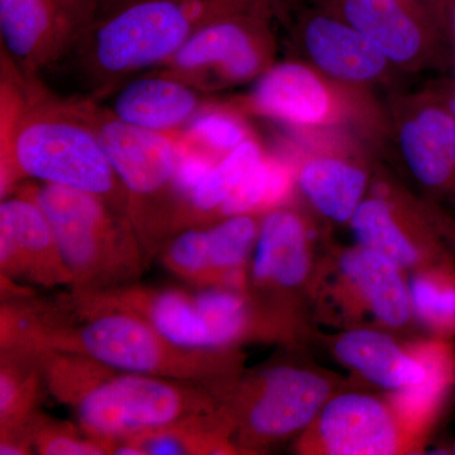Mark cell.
Masks as SVG:
<instances>
[{"mask_svg":"<svg viewBox=\"0 0 455 455\" xmlns=\"http://www.w3.org/2000/svg\"><path fill=\"white\" fill-rule=\"evenodd\" d=\"M454 26H455V12H454Z\"/></svg>","mask_w":455,"mask_h":455,"instance_id":"35","label":"cell"},{"mask_svg":"<svg viewBox=\"0 0 455 455\" xmlns=\"http://www.w3.org/2000/svg\"><path fill=\"white\" fill-rule=\"evenodd\" d=\"M61 2L79 18L85 28L97 20L99 12L97 0H61Z\"/></svg>","mask_w":455,"mask_h":455,"instance_id":"30","label":"cell"},{"mask_svg":"<svg viewBox=\"0 0 455 455\" xmlns=\"http://www.w3.org/2000/svg\"><path fill=\"white\" fill-rule=\"evenodd\" d=\"M32 353L49 395L71 410L85 433L113 447L220 406L217 386L118 370L68 353Z\"/></svg>","mask_w":455,"mask_h":455,"instance_id":"3","label":"cell"},{"mask_svg":"<svg viewBox=\"0 0 455 455\" xmlns=\"http://www.w3.org/2000/svg\"><path fill=\"white\" fill-rule=\"evenodd\" d=\"M451 113H453V116H454V118H455V92L453 94V97H451Z\"/></svg>","mask_w":455,"mask_h":455,"instance_id":"32","label":"cell"},{"mask_svg":"<svg viewBox=\"0 0 455 455\" xmlns=\"http://www.w3.org/2000/svg\"><path fill=\"white\" fill-rule=\"evenodd\" d=\"M448 451H449V454L455 455V439H454V442L451 443V447H449Z\"/></svg>","mask_w":455,"mask_h":455,"instance_id":"33","label":"cell"},{"mask_svg":"<svg viewBox=\"0 0 455 455\" xmlns=\"http://www.w3.org/2000/svg\"><path fill=\"white\" fill-rule=\"evenodd\" d=\"M97 2L99 7L98 17H101L112 13L116 9L124 7L130 3L137 2V0H97Z\"/></svg>","mask_w":455,"mask_h":455,"instance_id":"31","label":"cell"},{"mask_svg":"<svg viewBox=\"0 0 455 455\" xmlns=\"http://www.w3.org/2000/svg\"><path fill=\"white\" fill-rule=\"evenodd\" d=\"M309 315L340 331H407L415 317L406 272L361 244L323 256L311 284Z\"/></svg>","mask_w":455,"mask_h":455,"instance_id":"9","label":"cell"},{"mask_svg":"<svg viewBox=\"0 0 455 455\" xmlns=\"http://www.w3.org/2000/svg\"><path fill=\"white\" fill-rule=\"evenodd\" d=\"M257 0H137L98 17L74 52L97 95L132 75L160 68L204 27Z\"/></svg>","mask_w":455,"mask_h":455,"instance_id":"4","label":"cell"},{"mask_svg":"<svg viewBox=\"0 0 455 455\" xmlns=\"http://www.w3.org/2000/svg\"><path fill=\"white\" fill-rule=\"evenodd\" d=\"M343 388L335 374L295 363L243 371L223 383L220 405L235 427L236 454H259L298 438Z\"/></svg>","mask_w":455,"mask_h":455,"instance_id":"8","label":"cell"},{"mask_svg":"<svg viewBox=\"0 0 455 455\" xmlns=\"http://www.w3.org/2000/svg\"><path fill=\"white\" fill-rule=\"evenodd\" d=\"M427 433L395 398L340 390L293 445L301 455L421 453Z\"/></svg>","mask_w":455,"mask_h":455,"instance_id":"11","label":"cell"},{"mask_svg":"<svg viewBox=\"0 0 455 455\" xmlns=\"http://www.w3.org/2000/svg\"><path fill=\"white\" fill-rule=\"evenodd\" d=\"M33 451L41 455L113 454V444L90 436L77 423L42 412L32 427Z\"/></svg>","mask_w":455,"mask_h":455,"instance_id":"27","label":"cell"},{"mask_svg":"<svg viewBox=\"0 0 455 455\" xmlns=\"http://www.w3.org/2000/svg\"><path fill=\"white\" fill-rule=\"evenodd\" d=\"M202 106L199 89L161 70L124 84L109 110L133 127L178 132L202 112Z\"/></svg>","mask_w":455,"mask_h":455,"instance_id":"17","label":"cell"},{"mask_svg":"<svg viewBox=\"0 0 455 455\" xmlns=\"http://www.w3.org/2000/svg\"><path fill=\"white\" fill-rule=\"evenodd\" d=\"M235 427L223 407L194 415L158 429L119 440L113 454L206 455L236 454L233 445Z\"/></svg>","mask_w":455,"mask_h":455,"instance_id":"18","label":"cell"},{"mask_svg":"<svg viewBox=\"0 0 455 455\" xmlns=\"http://www.w3.org/2000/svg\"><path fill=\"white\" fill-rule=\"evenodd\" d=\"M262 158L259 147L252 140H244L218 161L182 200L173 235L188 228L214 223V218H221L227 200Z\"/></svg>","mask_w":455,"mask_h":455,"instance_id":"21","label":"cell"},{"mask_svg":"<svg viewBox=\"0 0 455 455\" xmlns=\"http://www.w3.org/2000/svg\"><path fill=\"white\" fill-rule=\"evenodd\" d=\"M79 106L124 188L128 217L147 259H152L173 235L178 218L175 176L181 149L180 131L133 127L89 99H79Z\"/></svg>","mask_w":455,"mask_h":455,"instance_id":"7","label":"cell"},{"mask_svg":"<svg viewBox=\"0 0 455 455\" xmlns=\"http://www.w3.org/2000/svg\"><path fill=\"white\" fill-rule=\"evenodd\" d=\"M0 348L60 352L118 370L218 386L243 372L239 349L188 348L142 317L89 300L74 289L2 295Z\"/></svg>","mask_w":455,"mask_h":455,"instance_id":"1","label":"cell"},{"mask_svg":"<svg viewBox=\"0 0 455 455\" xmlns=\"http://www.w3.org/2000/svg\"><path fill=\"white\" fill-rule=\"evenodd\" d=\"M49 395L40 361L28 350L0 348V454H35L32 427Z\"/></svg>","mask_w":455,"mask_h":455,"instance_id":"16","label":"cell"},{"mask_svg":"<svg viewBox=\"0 0 455 455\" xmlns=\"http://www.w3.org/2000/svg\"><path fill=\"white\" fill-rule=\"evenodd\" d=\"M352 227L358 244L387 257L406 274L427 267L451 253L436 239L412 236L395 218L390 204L381 197L359 204Z\"/></svg>","mask_w":455,"mask_h":455,"instance_id":"19","label":"cell"},{"mask_svg":"<svg viewBox=\"0 0 455 455\" xmlns=\"http://www.w3.org/2000/svg\"><path fill=\"white\" fill-rule=\"evenodd\" d=\"M363 171L335 160H317L301 171L305 196L325 217L335 221L352 220L366 188Z\"/></svg>","mask_w":455,"mask_h":455,"instance_id":"25","label":"cell"},{"mask_svg":"<svg viewBox=\"0 0 455 455\" xmlns=\"http://www.w3.org/2000/svg\"><path fill=\"white\" fill-rule=\"evenodd\" d=\"M322 257L293 212H268L259 224L245 291L284 341L299 339L307 329L309 292Z\"/></svg>","mask_w":455,"mask_h":455,"instance_id":"10","label":"cell"},{"mask_svg":"<svg viewBox=\"0 0 455 455\" xmlns=\"http://www.w3.org/2000/svg\"><path fill=\"white\" fill-rule=\"evenodd\" d=\"M259 224L251 214L232 215L170 236L157 256L164 267L193 287L245 290Z\"/></svg>","mask_w":455,"mask_h":455,"instance_id":"12","label":"cell"},{"mask_svg":"<svg viewBox=\"0 0 455 455\" xmlns=\"http://www.w3.org/2000/svg\"><path fill=\"white\" fill-rule=\"evenodd\" d=\"M180 134L188 146L212 158V155L220 152L229 154L245 140L241 125L226 114L217 112H200Z\"/></svg>","mask_w":455,"mask_h":455,"instance_id":"29","label":"cell"},{"mask_svg":"<svg viewBox=\"0 0 455 455\" xmlns=\"http://www.w3.org/2000/svg\"><path fill=\"white\" fill-rule=\"evenodd\" d=\"M307 44L320 68L343 79H370L385 66V53L376 44L362 33L326 18L311 20Z\"/></svg>","mask_w":455,"mask_h":455,"instance_id":"20","label":"cell"},{"mask_svg":"<svg viewBox=\"0 0 455 455\" xmlns=\"http://www.w3.org/2000/svg\"><path fill=\"white\" fill-rule=\"evenodd\" d=\"M0 276L20 286H73L46 214L20 187L0 204Z\"/></svg>","mask_w":455,"mask_h":455,"instance_id":"13","label":"cell"},{"mask_svg":"<svg viewBox=\"0 0 455 455\" xmlns=\"http://www.w3.org/2000/svg\"><path fill=\"white\" fill-rule=\"evenodd\" d=\"M194 289L137 281L103 291H76L97 304L136 314L173 343L188 348L239 349L251 341L275 340L274 329L245 290Z\"/></svg>","mask_w":455,"mask_h":455,"instance_id":"5","label":"cell"},{"mask_svg":"<svg viewBox=\"0 0 455 455\" xmlns=\"http://www.w3.org/2000/svg\"><path fill=\"white\" fill-rule=\"evenodd\" d=\"M23 188L50 221L73 276L68 289L103 291L142 277L148 259L127 215L73 188L50 184Z\"/></svg>","mask_w":455,"mask_h":455,"instance_id":"6","label":"cell"},{"mask_svg":"<svg viewBox=\"0 0 455 455\" xmlns=\"http://www.w3.org/2000/svg\"><path fill=\"white\" fill-rule=\"evenodd\" d=\"M403 154L416 178L430 188L455 185V166L425 136L418 121L409 122L401 134Z\"/></svg>","mask_w":455,"mask_h":455,"instance_id":"28","label":"cell"},{"mask_svg":"<svg viewBox=\"0 0 455 455\" xmlns=\"http://www.w3.org/2000/svg\"><path fill=\"white\" fill-rule=\"evenodd\" d=\"M16 84L3 74L2 199L35 179L97 196L128 217L127 194L79 99L36 97L35 90L27 97Z\"/></svg>","mask_w":455,"mask_h":455,"instance_id":"2","label":"cell"},{"mask_svg":"<svg viewBox=\"0 0 455 455\" xmlns=\"http://www.w3.org/2000/svg\"><path fill=\"white\" fill-rule=\"evenodd\" d=\"M291 188V176L283 164L262 158L233 191L221 218L269 209L283 202Z\"/></svg>","mask_w":455,"mask_h":455,"instance_id":"26","label":"cell"},{"mask_svg":"<svg viewBox=\"0 0 455 455\" xmlns=\"http://www.w3.org/2000/svg\"><path fill=\"white\" fill-rule=\"evenodd\" d=\"M344 13L385 56L405 61L420 49V31L398 0H346Z\"/></svg>","mask_w":455,"mask_h":455,"instance_id":"23","label":"cell"},{"mask_svg":"<svg viewBox=\"0 0 455 455\" xmlns=\"http://www.w3.org/2000/svg\"><path fill=\"white\" fill-rule=\"evenodd\" d=\"M253 104L259 112L296 123H314L324 116L328 98L322 84L307 68L278 66L260 79Z\"/></svg>","mask_w":455,"mask_h":455,"instance_id":"22","label":"cell"},{"mask_svg":"<svg viewBox=\"0 0 455 455\" xmlns=\"http://www.w3.org/2000/svg\"><path fill=\"white\" fill-rule=\"evenodd\" d=\"M415 323L430 337L455 340V259H444L406 274Z\"/></svg>","mask_w":455,"mask_h":455,"instance_id":"24","label":"cell"},{"mask_svg":"<svg viewBox=\"0 0 455 455\" xmlns=\"http://www.w3.org/2000/svg\"><path fill=\"white\" fill-rule=\"evenodd\" d=\"M256 41L238 18H223L200 29L160 68L199 90L208 88L215 76L250 79L262 64Z\"/></svg>","mask_w":455,"mask_h":455,"instance_id":"15","label":"cell"},{"mask_svg":"<svg viewBox=\"0 0 455 455\" xmlns=\"http://www.w3.org/2000/svg\"><path fill=\"white\" fill-rule=\"evenodd\" d=\"M84 29L61 0H0L3 49L25 79L73 53Z\"/></svg>","mask_w":455,"mask_h":455,"instance_id":"14","label":"cell"},{"mask_svg":"<svg viewBox=\"0 0 455 455\" xmlns=\"http://www.w3.org/2000/svg\"><path fill=\"white\" fill-rule=\"evenodd\" d=\"M453 248H451V251H449V252H451V254H453L454 256V259H455V239H453Z\"/></svg>","mask_w":455,"mask_h":455,"instance_id":"34","label":"cell"}]
</instances>
